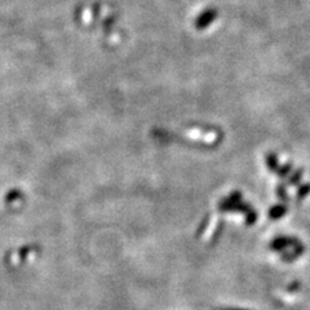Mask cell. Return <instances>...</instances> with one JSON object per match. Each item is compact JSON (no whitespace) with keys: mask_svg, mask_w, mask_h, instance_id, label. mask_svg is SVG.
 <instances>
[{"mask_svg":"<svg viewBox=\"0 0 310 310\" xmlns=\"http://www.w3.org/2000/svg\"><path fill=\"white\" fill-rule=\"evenodd\" d=\"M268 164L270 167V170L276 171V167H278V160H276V156L274 154H270V156L268 158Z\"/></svg>","mask_w":310,"mask_h":310,"instance_id":"obj_6","label":"cell"},{"mask_svg":"<svg viewBox=\"0 0 310 310\" xmlns=\"http://www.w3.org/2000/svg\"><path fill=\"white\" fill-rule=\"evenodd\" d=\"M217 16H219V12L216 11L215 8H207L195 18L194 26L198 30H205V29L211 26L213 21L217 18Z\"/></svg>","mask_w":310,"mask_h":310,"instance_id":"obj_1","label":"cell"},{"mask_svg":"<svg viewBox=\"0 0 310 310\" xmlns=\"http://www.w3.org/2000/svg\"><path fill=\"white\" fill-rule=\"evenodd\" d=\"M291 170H292V164L291 163H288V164H286V166L280 168L279 172H278V174H279L280 177H286V176H288V174H290Z\"/></svg>","mask_w":310,"mask_h":310,"instance_id":"obj_5","label":"cell"},{"mask_svg":"<svg viewBox=\"0 0 310 310\" xmlns=\"http://www.w3.org/2000/svg\"><path fill=\"white\" fill-rule=\"evenodd\" d=\"M286 213V207L284 206H276V207L273 208L272 211H270V216H272L273 219H279L282 216Z\"/></svg>","mask_w":310,"mask_h":310,"instance_id":"obj_4","label":"cell"},{"mask_svg":"<svg viewBox=\"0 0 310 310\" xmlns=\"http://www.w3.org/2000/svg\"><path fill=\"white\" fill-rule=\"evenodd\" d=\"M310 194V184H303L300 185V188L297 189V193H296V197H297V201H303Z\"/></svg>","mask_w":310,"mask_h":310,"instance_id":"obj_2","label":"cell"},{"mask_svg":"<svg viewBox=\"0 0 310 310\" xmlns=\"http://www.w3.org/2000/svg\"><path fill=\"white\" fill-rule=\"evenodd\" d=\"M278 195H279L280 199H283V201H287V193H286V188L283 185H279L278 188Z\"/></svg>","mask_w":310,"mask_h":310,"instance_id":"obj_7","label":"cell"},{"mask_svg":"<svg viewBox=\"0 0 310 310\" xmlns=\"http://www.w3.org/2000/svg\"><path fill=\"white\" fill-rule=\"evenodd\" d=\"M301 178H303V170L295 171V172L290 176V178H288V184H290V185H297V184L301 182Z\"/></svg>","mask_w":310,"mask_h":310,"instance_id":"obj_3","label":"cell"}]
</instances>
